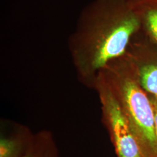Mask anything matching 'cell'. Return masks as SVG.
Returning a JSON list of instances; mask_svg holds the SVG:
<instances>
[{
	"instance_id": "6da1fadb",
	"label": "cell",
	"mask_w": 157,
	"mask_h": 157,
	"mask_svg": "<svg viewBox=\"0 0 157 157\" xmlns=\"http://www.w3.org/2000/svg\"><path fill=\"white\" fill-rule=\"evenodd\" d=\"M140 30L130 0H93L80 13L68 45L82 73L91 76L126 53Z\"/></svg>"
},
{
	"instance_id": "7a4b0ae2",
	"label": "cell",
	"mask_w": 157,
	"mask_h": 157,
	"mask_svg": "<svg viewBox=\"0 0 157 157\" xmlns=\"http://www.w3.org/2000/svg\"><path fill=\"white\" fill-rule=\"evenodd\" d=\"M97 81L100 93L107 111L118 156L145 157L120 101L103 76H100Z\"/></svg>"
},
{
	"instance_id": "3957f363",
	"label": "cell",
	"mask_w": 157,
	"mask_h": 157,
	"mask_svg": "<svg viewBox=\"0 0 157 157\" xmlns=\"http://www.w3.org/2000/svg\"><path fill=\"white\" fill-rule=\"evenodd\" d=\"M139 17L141 31L157 46V0H130Z\"/></svg>"
},
{
	"instance_id": "277c9868",
	"label": "cell",
	"mask_w": 157,
	"mask_h": 157,
	"mask_svg": "<svg viewBox=\"0 0 157 157\" xmlns=\"http://www.w3.org/2000/svg\"><path fill=\"white\" fill-rule=\"evenodd\" d=\"M16 151V145L13 140L2 139L0 141V157H13Z\"/></svg>"
},
{
	"instance_id": "5b68a950",
	"label": "cell",
	"mask_w": 157,
	"mask_h": 157,
	"mask_svg": "<svg viewBox=\"0 0 157 157\" xmlns=\"http://www.w3.org/2000/svg\"><path fill=\"white\" fill-rule=\"evenodd\" d=\"M151 101L154 105V109L155 112V131H156V135L157 138V98H151Z\"/></svg>"
}]
</instances>
